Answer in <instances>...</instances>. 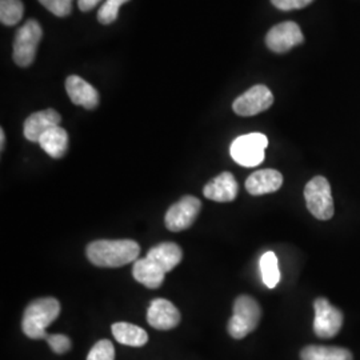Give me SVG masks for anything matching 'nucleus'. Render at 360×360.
I'll return each instance as SVG.
<instances>
[{
  "label": "nucleus",
  "instance_id": "1",
  "mask_svg": "<svg viewBox=\"0 0 360 360\" xmlns=\"http://www.w3.org/2000/svg\"><path fill=\"white\" fill-rule=\"evenodd\" d=\"M141 245L131 239L95 240L87 245V257L96 267L117 269L136 262Z\"/></svg>",
  "mask_w": 360,
  "mask_h": 360
},
{
  "label": "nucleus",
  "instance_id": "2",
  "mask_svg": "<svg viewBox=\"0 0 360 360\" xmlns=\"http://www.w3.org/2000/svg\"><path fill=\"white\" fill-rule=\"evenodd\" d=\"M60 315V303L55 297L32 300L23 314L22 330L30 339H47V327Z\"/></svg>",
  "mask_w": 360,
  "mask_h": 360
},
{
  "label": "nucleus",
  "instance_id": "3",
  "mask_svg": "<svg viewBox=\"0 0 360 360\" xmlns=\"http://www.w3.org/2000/svg\"><path fill=\"white\" fill-rule=\"evenodd\" d=\"M262 318V309L254 297L240 295L233 303V314L229 322V334L233 339H243L257 327Z\"/></svg>",
  "mask_w": 360,
  "mask_h": 360
},
{
  "label": "nucleus",
  "instance_id": "4",
  "mask_svg": "<svg viewBox=\"0 0 360 360\" xmlns=\"http://www.w3.org/2000/svg\"><path fill=\"white\" fill-rule=\"evenodd\" d=\"M304 199L309 212L319 220L334 217V199L331 186L324 176H315L304 187Z\"/></svg>",
  "mask_w": 360,
  "mask_h": 360
},
{
  "label": "nucleus",
  "instance_id": "5",
  "mask_svg": "<svg viewBox=\"0 0 360 360\" xmlns=\"http://www.w3.org/2000/svg\"><path fill=\"white\" fill-rule=\"evenodd\" d=\"M267 146L269 139L266 135L252 132L236 138L230 147V154L238 165L255 167L264 160V150Z\"/></svg>",
  "mask_w": 360,
  "mask_h": 360
},
{
  "label": "nucleus",
  "instance_id": "6",
  "mask_svg": "<svg viewBox=\"0 0 360 360\" xmlns=\"http://www.w3.org/2000/svg\"><path fill=\"white\" fill-rule=\"evenodd\" d=\"M41 37V27L34 19L27 20L26 23L16 31L13 40V60L16 65L28 67L34 63Z\"/></svg>",
  "mask_w": 360,
  "mask_h": 360
},
{
  "label": "nucleus",
  "instance_id": "7",
  "mask_svg": "<svg viewBox=\"0 0 360 360\" xmlns=\"http://www.w3.org/2000/svg\"><path fill=\"white\" fill-rule=\"evenodd\" d=\"M314 309V333L316 336L322 339H331L339 334L345 321L340 309L334 307L326 297L315 299Z\"/></svg>",
  "mask_w": 360,
  "mask_h": 360
},
{
  "label": "nucleus",
  "instance_id": "8",
  "mask_svg": "<svg viewBox=\"0 0 360 360\" xmlns=\"http://www.w3.org/2000/svg\"><path fill=\"white\" fill-rule=\"evenodd\" d=\"M202 203L193 195L183 196L179 202L168 208L165 223L169 231L179 232L190 229L198 219Z\"/></svg>",
  "mask_w": 360,
  "mask_h": 360
},
{
  "label": "nucleus",
  "instance_id": "9",
  "mask_svg": "<svg viewBox=\"0 0 360 360\" xmlns=\"http://www.w3.org/2000/svg\"><path fill=\"white\" fill-rule=\"evenodd\" d=\"M274 103V95L264 84H257L235 99L232 108L239 116H254L269 110Z\"/></svg>",
  "mask_w": 360,
  "mask_h": 360
},
{
  "label": "nucleus",
  "instance_id": "10",
  "mask_svg": "<svg viewBox=\"0 0 360 360\" xmlns=\"http://www.w3.org/2000/svg\"><path fill=\"white\" fill-rule=\"evenodd\" d=\"M304 41L303 32L295 22H284L272 27L267 37L266 44L271 51L276 53L288 52L291 49L302 44Z\"/></svg>",
  "mask_w": 360,
  "mask_h": 360
},
{
  "label": "nucleus",
  "instance_id": "11",
  "mask_svg": "<svg viewBox=\"0 0 360 360\" xmlns=\"http://www.w3.org/2000/svg\"><path fill=\"white\" fill-rule=\"evenodd\" d=\"M147 322L159 331L172 330L179 326V309L167 299H154L147 311Z\"/></svg>",
  "mask_w": 360,
  "mask_h": 360
},
{
  "label": "nucleus",
  "instance_id": "12",
  "mask_svg": "<svg viewBox=\"0 0 360 360\" xmlns=\"http://www.w3.org/2000/svg\"><path fill=\"white\" fill-rule=\"evenodd\" d=\"M60 122H62V116L52 108L35 112L28 116L25 122V129H23L25 138L30 142L39 143V139L41 138L43 134H46L49 129L58 127Z\"/></svg>",
  "mask_w": 360,
  "mask_h": 360
},
{
  "label": "nucleus",
  "instance_id": "13",
  "mask_svg": "<svg viewBox=\"0 0 360 360\" xmlns=\"http://www.w3.org/2000/svg\"><path fill=\"white\" fill-rule=\"evenodd\" d=\"M238 193L239 184L231 172H221L217 178L210 180L203 190L207 199L218 203H229L235 200Z\"/></svg>",
  "mask_w": 360,
  "mask_h": 360
},
{
  "label": "nucleus",
  "instance_id": "14",
  "mask_svg": "<svg viewBox=\"0 0 360 360\" xmlns=\"http://www.w3.org/2000/svg\"><path fill=\"white\" fill-rule=\"evenodd\" d=\"M65 91L71 102L87 110H94L99 105V92L86 82L83 77L71 75L65 80Z\"/></svg>",
  "mask_w": 360,
  "mask_h": 360
},
{
  "label": "nucleus",
  "instance_id": "15",
  "mask_svg": "<svg viewBox=\"0 0 360 360\" xmlns=\"http://www.w3.org/2000/svg\"><path fill=\"white\" fill-rule=\"evenodd\" d=\"M283 184V175L276 169H260L245 180L247 193L259 196L266 193H276Z\"/></svg>",
  "mask_w": 360,
  "mask_h": 360
},
{
  "label": "nucleus",
  "instance_id": "16",
  "mask_svg": "<svg viewBox=\"0 0 360 360\" xmlns=\"http://www.w3.org/2000/svg\"><path fill=\"white\" fill-rule=\"evenodd\" d=\"M132 276L136 282L143 284L144 287L156 290L165 282L166 272L160 267H158L153 260H150L148 257H146L143 259H138L134 263Z\"/></svg>",
  "mask_w": 360,
  "mask_h": 360
},
{
  "label": "nucleus",
  "instance_id": "17",
  "mask_svg": "<svg viewBox=\"0 0 360 360\" xmlns=\"http://www.w3.org/2000/svg\"><path fill=\"white\" fill-rule=\"evenodd\" d=\"M147 257L150 260H153L158 267H160L166 274L169 271L174 270L181 260L183 252L180 250V247L175 243L166 242V243H160V245L153 247Z\"/></svg>",
  "mask_w": 360,
  "mask_h": 360
},
{
  "label": "nucleus",
  "instance_id": "18",
  "mask_svg": "<svg viewBox=\"0 0 360 360\" xmlns=\"http://www.w3.org/2000/svg\"><path fill=\"white\" fill-rule=\"evenodd\" d=\"M40 147L53 159H60L68 150V134L60 126L49 129L39 139Z\"/></svg>",
  "mask_w": 360,
  "mask_h": 360
},
{
  "label": "nucleus",
  "instance_id": "19",
  "mask_svg": "<svg viewBox=\"0 0 360 360\" xmlns=\"http://www.w3.org/2000/svg\"><path fill=\"white\" fill-rule=\"evenodd\" d=\"M112 335L120 345L129 347H143L148 342L147 333L131 323L117 322L111 327Z\"/></svg>",
  "mask_w": 360,
  "mask_h": 360
},
{
  "label": "nucleus",
  "instance_id": "20",
  "mask_svg": "<svg viewBox=\"0 0 360 360\" xmlns=\"http://www.w3.org/2000/svg\"><path fill=\"white\" fill-rule=\"evenodd\" d=\"M302 360H354L346 348L307 346L300 352Z\"/></svg>",
  "mask_w": 360,
  "mask_h": 360
},
{
  "label": "nucleus",
  "instance_id": "21",
  "mask_svg": "<svg viewBox=\"0 0 360 360\" xmlns=\"http://www.w3.org/2000/svg\"><path fill=\"white\" fill-rule=\"evenodd\" d=\"M260 274L263 283L269 288H275L276 284L279 283L281 271L278 266V257L272 251L263 254V257H260Z\"/></svg>",
  "mask_w": 360,
  "mask_h": 360
},
{
  "label": "nucleus",
  "instance_id": "22",
  "mask_svg": "<svg viewBox=\"0 0 360 360\" xmlns=\"http://www.w3.org/2000/svg\"><path fill=\"white\" fill-rule=\"evenodd\" d=\"M25 13V6L20 0H0V20L6 26L19 23Z\"/></svg>",
  "mask_w": 360,
  "mask_h": 360
},
{
  "label": "nucleus",
  "instance_id": "23",
  "mask_svg": "<svg viewBox=\"0 0 360 360\" xmlns=\"http://www.w3.org/2000/svg\"><path fill=\"white\" fill-rule=\"evenodd\" d=\"M129 0H105L101 10L98 11V20L102 25H111L117 19L119 7Z\"/></svg>",
  "mask_w": 360,
  "mask_h": 360
},
{
  "label": "nucleus",
  "instance_id": "24",
  "mask_svg": "<svg viewBox=\"0 0 360 360\" xmlns=\"http://www.w3.org/2000/svg\"><path fill=\"white\" fill-rule=\"evenodd\" d=\"M87 360H115L114 345L107 339L99 340L94 347L91 348Z\"/></svg>",
  "mask_w": 360,
  "mask_h": 360
},
{
  "label": "nucleus",
  "instance_id": "25",
  "mask_svg": "<svg viewBox=\"0 0 360 360\" xmlns=\"http://www.w3.org/2000/svg\"><path fill=\"white\" fill-rule=\"evenodd\" d=\"M39 3L59 18L68 16L72 11V0H39Z\"/></svg>",
  "mask_w": 360,
  "mask_h": 360
},
{
  "label": "nucleus",
  "instance_id": "26",
  "mask_svg": "<svg viewBox=\"0 0 360 360\" xmlns=\"http://www.w3.org/2000/svg\"><path fill=\"white\" fill-rule=\"evenodd\" d=\"M46 340H47V343L51 347L52 351L58 355H63L72 347L71 339L63 334L49 335Z\"/></svg>",
  "mask_w": 360,
  "mask_h": 360
},
{
  "label": "nucleus",
  "instance_id": "27",
  "mask_svg": "<svg viewBox=\"0 0 360 360\" xmlns=\"http://www.w3.org/2000/svg\"><path fill=\"white\" fill-rule=\"evenodd\" d=\"M314 0H271V3L282 11H291V10H300L307 7Z\"/></svg>",
  "mask_w": 360,
  "mask_h": 360
},
{
  "label": "nucleus",
  "instance_id": "28",
  "mask_svg": "<svg viewBox=\"0 0 360 360\" xmlns=\"http://www.w3.org/2000/svg\"><path fill=\"white\" fill-rule=\"evenodd\" d=\"M101 1H102V0H77V6H79V8H80L82 11L87 13V11L94 10Z\"/></svg>",
  "mask_w": 360,
  "mask_h": 360
},
{
  "label": "nucleus",
  "instance_id": "29",
  "mask_svg": "<svg viewBox=\"0 0 360 360\" xmlns=\"http://www.w3.org/2000/svg\"><path fill=\"white\" fill-rule=\"evenodd\" d=\"M4 144H6V135H4V131L0 129V150L1 151L4 150Z\"/></svg>",
  "mask_w": 360,
  "mask_h": 360
}]
</instances>
